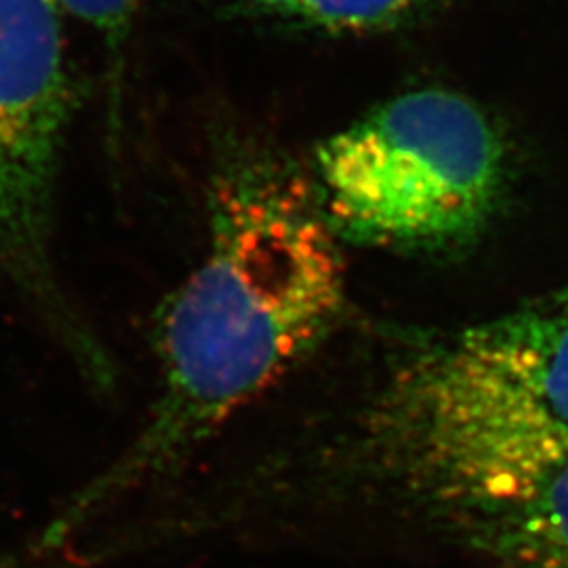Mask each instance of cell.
I'll return each mask as SVG.
<instances>
[{
    "mask_svg": "<svg viewBox=\"0 0 568 568\" xmlns=\"http://www.w3.org/2000/svg\"><path fill=\"white\" fill-rule=\"evenodd\" d=\"M209 215L201 264L156 318L159 389L142 427L9 554L11 565L39 567L178 483L215 434L339 323L344 262L310 183L270 159H243L217 178Z\"/></svg>",
    "mask_w": 568,
    "mask_h": 568,
    "instance_id": "1",
    "label": "cell"
},
{
    "mask_svg": "<svg viewBox=\"0 0 568 568\" xmlns=\"http://www.w3.org/2000/svg\"><path fill=\"white\" fill-rule=\"evenodd\" d=\"M232 501L264 539L379 509L419 518L488 568H568V445L558 443L312 419L241 455Z\"/></svg>",
    "mask_w": 568,
    "mask_h": 568,
    "instance_id": "2",
    "label": "cell"
},
{
    "mask_svg": "<svg viewBox=\"0 0 568 568\" xmlns=\"http://www.w3.org/2000/svg\"><path fill=\"white\" fill-rule=\"evenodd\" d=\"M328 224L358 243L447 246L476 234L506 182V148L480 108L424 89L328 138L314 159Z\"/></svg>",
    "mask_w": 568,
    "mask_h": 568,
    "instance_id": "3",
    "label": "cell"
},
{
    "mask_svg": "<svg viewBox=\"0 0 568 568\" xmlns=\"http://www.w3.org/2000/svg\"><path fill=\"white\" fill-rule=\"evenodd\" d=\"M328 424L568 445V297L406 345Z\"/></svg>",
    "mask_w": 568,
    "mask_h": 568,
    "instance_id": "4",
    "label": "cell"
},
{
    "mask_svg": "<svg viewBox=\"0 0 568 568\" xmlns=\"http://www.w3.org/2000/svg\"><path fill=\"white\" fill-rule=\"evenodd\" d=\"M60 0H0V272L47 305L72 81Z\"/></svg>",
    "mask_w": 568,
    "mask_h": 568,
    "instance_id": "5",
    "label": "cell"
},
{
    "mask_svg": "<svg viewBox=\"0 0 568 568\" xmlns=\"http://www.w3.org/2000/svg\"><path fill=\"white\" fill-rule=\"evenodd\" d=\"M419 2L422 0H300L293 20L326 32H365L400 20Z\"/></svg>",
    "mask_w": 568,
    "mask_h": 568,
    "instance_id": "6",
    "label": "cell"
},
{
    "mask_svg": "<svg viewBox=\"0 0 568 568\" xmlns=\"http://www.w3.org/2000/svg\"><path fill=\"white\" fill-rule=\"evenodd\" d=\"M65 16L82 21L103 42L112 72L122 61L124 44L129 41L133 21L138 18L142 0H60Z\"/></svg>",
    "mask_w": 568,
    "mask_h": 568,
    "instance_id": "7",
    "label": "cell"
},
{
    "mask_svg": "<svg viewBox=\"0 0 568 568\" xmlns=\"http://www.w3.org/2000/svg\"><path fill=\"white\" fill-rule=\"evenodd\" d=\"M248 2L262 11L284 16V18H293L297 11V4H300V0H248Z\"/></svg>",
    "mask_w": 568,
    "mask_h": 568,
    "instance_id": "8",
    "label": "cell"
}]
</instances>
